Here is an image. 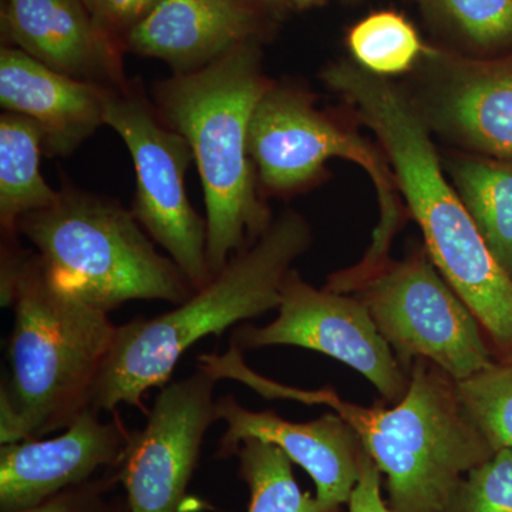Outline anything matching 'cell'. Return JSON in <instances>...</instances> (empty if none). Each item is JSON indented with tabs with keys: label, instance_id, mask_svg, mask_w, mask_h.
Segmentation results:
<instances>
[{
	"label": "cell",
	"instance_id": "cell-1",
	"mask_svg": "<svg viewBox=\"0 0 512 512\" xmlns=\"http://www.w3.org/2000/svg\"><path fill=\"white\" fill-rule=\"evenodd\" d=\"M0 299L12 308L10 380L0 390V443L42 439L92 409L117 326L55 285L37 254L2 252Z\"/></svg>",
	"mask_w": 512,
	"mask_h": 512
},
{
	"label": "cell",
	"instance_id": "cell-2",
	"mask_svg": "<svg viewBox=\"0 0 512 512\" xmlns=\"http://www.w3.org/2000/svg\"><path fill=\"white\" fill-rule=\"evenodd\" d=\"M325 80L382 141L431 262L512 363V278L495 261L460 195L447 183L416 111L389 83L362 67L336 64L326 69Z\"/></svg>",
	"mask_w": 512,
	"mask_h": 512
},
{
	"label": "cell",
	"instance_id": "cell-3",
	"mask_svg": "<svg viewBox=\"0 0 512 512\" xmlns=\"http://www.w3.org/2000/svg\"><path fill=\"white\" fill-rule=\"evenodd\" d=\"M409 375L392 409L357 406L329 389L281 386L247 365L237 379L265 397L323 404L339 414L386 477L394 512H447L464 477L495 451L468 419L451 377L424 359L414 360Z\"/></svg>",
	"mask_w": 512,
	"mask_h": 512
},
{
	"label": "cell",
	"instance_id": "cell-4",
	"mask_svg": "<svg viewBox=\"0 0 512 512\" xmlns=\"http://www.w3.org/2000/svg\"><path fill=\"white\" fill-rule=\"evenodd\" d=\"M269 87L256 40L197 72L174 74L157 86L160 117L188 141L201 175L212 276L272 224L256 195L248 143L252 114Z\"/></svg>",
	"mask_w": 512,
	"mask_h": 512
},
{
	"label": "cell",
	"instance_id": "cell-5",
	"mask_svg": "<svg viewBox=\"0 0 512 512\" xmlns=\"http://www.w3.org/2000/svg\"><path fill=\"white\" fill-rule=\"evenodd\" d=\"M311 239L302 215L285 212L187 301L154 318L117 326L97 379L92 409L114 413L120 404L144 409V394L170 380L178 360L192 345L278 309L286 275Z\"/></svg>",
	"mask_w": 512,
	"mask_h": 512
},
{
	"label": "cell",
	"instance_id": "cell-6",
	"mask_svg": "<svg viewBox=\"0 0 512 512\" xmlns=\"http://www.w3.org/2000/svg\"><path fill=\"white\" fill-rule=\"evenodd\" d=\"M143 229L133 212L82 191L18 222L55 285L106 313L130 301L180 305L197 291Z\"/></svg>",
	"mask_w": 512,
	"mask_h": 512
},
{
	"label": "cell",
	"instance_id": "cell-7",
	"mask_svg": "<svg viewBox=\"0 0 512 512\" xmlns=\"http://www.w3.org/2000/svg\"><path fill=\"white\" fill-rule=\"evenodd\" d=\"M353 289L407 372L424 359L460 382L494 365L480 322L426 256L380 266Z\"/></svg>",
	"mask_w": 512,
	"mask_h": 512
},
{
	"label": "cell",
	"instance_id": "cell-8",
	"mask_svg": "<svg viewBox=\"0 0 512 512\" xmlns=\"http://www.w3.org/2000/svg\"><path fill=\"white\" fill-rule=\"evenodd\" d=\"M106 124L119 134L133 158L137 178L133 214L191 285L204 288L214 276L207 259V220L195 212L185 191V173L194 160L190 144L127 86L111 93Z\"/></svg>",
	"mask_w": 512,
	"mask_h": 512
},
{
	"label": "cell",
	"instance_id": "cell-9",
	"mask_svg": "<svg viewBox=\"0 0 512 512\" xmlns=\"http://www.w3.org/2000/svg\"><path fill=\"white\" fill-rule=\"evenodd\" d=\"M248 143L261 183L274 191L308 184L330 158L360 165L375 184L382 212L366 258L384 259L396 231L399 205L387 164L365 140L326 119L302 94L271 86L256 104Z\"/></svg>",
	"mask_w": 512,
	"mask_h": 512
},
{
	"label": "cell",
	"instance_id": "cell-10",
	"mask_svg": "<svg viewBox=\"0 0 512 512\" xmlns=\"http://www.w3.org/2000/svg\"><path fill=\"white\" fill-rule=\"evenodd\" d=\"M278 312L268 325L242 326L232 333L231 342L241 350L268 346L315 350L366 377L386 402L403 399L409 372L400 365L359 298L313 288L291 271L282 284Z\"/></svg>",
	"mask_w": 512,
	"mask_h": 512
},
{
	"label": "cell",
	"instance_id": "cell-11",
	"mask_svg": "<svg viewBox=\"0 0 512 512\" xmlns=\"http://www.w3.org/2000/svg\"><path fill=\"white\" fill-rule=\"evenodd\" d=\"M218 379L198 365L161 389L143 429L130 431L119 471L130 512H183L202 441L218 421Z\"/></svg>",
	"mask_w": 512,
	"mask_h": 512
},
{
	"label": "cell",
	"instance_id": "cell-12",
	"mask_svg": "<svg viewBox=\"0 0 512 512\" xmlns=\"http://www.w3.org/2000/svg\"><path fill=\"white\" fill-rule=\"evenodd\" d=\"M86 410L53 439H32L0 447V512L28 510L49 498L117 468L130 431L119 414L100 420Z\"/></svg>",
	"mask_w": 512,
	"mask_h": 512
},
{
	"label": "cell",
	"instance_id": "cell-13",
	"mask_svg": "<svg viewBox=\"0 0 512 512\" xmlns=\"http://www.w3.org/2000/svg\"><path fill=\"white\" fill-rule=\"evenodd\" d=\"M218 421L227 424L217 456H234L242 441L275 444L302 467L316 485V497L329 507L348 504L357 483L365 448L356 431L339 414L295 423L274 412H252L232 394L217 400Z\"/></svg>",
	"mask_w": 512,
	"mask_h": 512
},
{
	"label": "cell",
	"instance_id": "cell-14",
	"mask_svg": "<svg viewBox=\"0 0 512 512\" xmlns=\"http://www.w3.org/2000/svg\"><path fill=\"white\" fill-rule=\"evenodd\" d=\"M2 35L8 46L74 79L126 86L123 46L97 25L82 0H6Z\"/></svg>",
	"mask_w": 512,
	"mask_h": 512
},
{
	"label": "cell",
	"instance_id": "cell-15",
	"mask_svg": "<svg viewBox=\"0 0 512 512\" xmlns=\"http://www.w3.org/2000/svg\"><path fill=\"white\" fill-rule=\"evenodd\" d=\"M113 90L50 69L16 47L0 50V106L42 128L47 156H69L106 124Z\"/></svg>",
	"mask_w": 512,
	"mask_h": 512
},
{
	"label": "cell",
	"instance_id": "cell-16",
	"mask_svg": "<svg viewBox=\"0 0 512 512\" xmlns=\"http://www.w3.org/2000/svg\"><path fill=\"white\" fill-rule=\"evenodd\" d=\"M258 29L252 0H160L121 45L163 60L175 74L191 73L255 40Z\"/></svg>",
	"mask_w": 512,
	"mask_h": 512
},
{
	"label": "cell",
	"instance_id": "cell-17",
	"mask_svg": "<svg viewBox=\"0 0 512 512\" xmlns=\"http://www.w3.org/2000/svg\"><path fill=\"white\" fill-rule=\"evenodd\" d=\"M45 136L35 121L22 114L0 117V224L6 237L18 234V222L32 212L52 207L60 192L40 171Z\"/></svg>",
	"mask_w": 512,
	"mask_h": 512
},
{
	"label": "cell",
	"instance_id": "cell-18",
	"mask_svg": "<svg viewBox=\"0 0 512 512\" xmlns=\"http://www.w3.org/2000/svg\"><path fill=\"white\" fill-rule=\"evenodd\" d=\"M446 110L468 143L512 158V74H476L448 97Z\"/></svg>",
	"mask_w": 512,
	"mask_h": 512
},
{
	"label": "cell",
	"instance_id": "cell-19",
	"mask_svg": "<svg viewBox=\"0 0 512 512\" xmlns=\"http://www.w3.org/2000/svg\"><path fill=\"white\" fill-rule=\"evenodd\" d=\"M461 201L495 261L512 278V167L463 160L456 168Z\"/></svg>",
	"mask_w": 512,
	"mask_h": 512
},
{
	"label": "cell",
	"instance_id": "cell-20",
	"mask_svg": "<svg viewBox=\"0 0 512 512\" xmlns=\"http://www.w3.org/2000/svg\"><path fill=\"white\" fill-rule=\"evenodd\" d=\"M239 477L249 490L248 512H340L299 487L292 460L266 441L247 439L235 450Z\"/></svg>",
	"mask_w": 512,
	"mask_h": 512
},
{
	"label": "cell",
	"instance_id": "cell-21",
	"mask_svg": "<svg viewBox=\"0 0 512 512\" xmlns=\"http://www.w3.org/2000/svg\"><path fill=\"white\" fill-rule=\"evenodd\" d=\"M348 43L362 69L376 76L406 72L423 52L412 23L392 10L360 20L350 29Z\"/></svg>",
	"mask_w": 512,
	"mask_h": 512
},
{
	"label": "cell",
	"instance_id": "cell-22",
	"mask_svg": "<svg viewBox=\"0 0 512 512\" xmlns=\"http://www.w3.org/2000/svg\"><path fill=\"white\" fill-rule=\"evenodd\" d=\"M468 419L495 453L512 450V363L494 365L456 382Z\"/></svg>",
	"mask_w": 512,
	"mask_h": 512
},
{
	"label": "cell",
	"instance_id": "cell-23",
	"mask_svg": "<svg viewBox=\"0 0 512 512\" xmlns=\"http://www.w3.org/2000/svg\"><path fill=\"white\" fill-rule=\"evenodd\" d=\"M447 512H512V450H498L471 470Z\"/></svg>",
	"mask_w": 512,
	"mask_h": 512
},
{
	"label": "cell",
	"instance_id": "cell-24",
	"mask_svg": "<svg viewBox=\"0 0 512 512\" xmlns=\"http://www.w3.org/2000/svg\"><path fill=\"white\" fill-rule=\"evenodd\" d=\"M447 22L478 46L512 39V0H431Z\"/></svg>",
	"mask_w": 512,
	"mask_h": 512
},
{
	"label": "cell",
	"instance_id": "cell-25",
	"mask_svg": "<svg viewBox=\"0 0 512 512\" xmlns=\"http://www.w3.org/2000/svg\"><path fill=\"white\" fill-rule=\"evenodd\" d=\"M12 512H130L117 468L69 488L28 510Z\"/></svg>",
	"mask_w": 512,
	"mask_h": 512
},
{
	"label": "cell",
	"instance_id": "cell-26",
	"mask_svg": "<svg viewBox=\"0 0 512 512\" xmlns=\"http://www.w3.org/2000/svg\"><path fill=\"white\" fill-rule=\"evenodd\" d=\"M101 29L116 37H123L151 12L160 0H82ZM123 46V45H121Z\"/></svg>",
	"mask_w": 512,
	"mask_h": 512
},
{
	"label": "cell",
	"instance_id": "cell-27",
	"mask_svg": "<svg viewBox=\"0 0 512 512\" xmlns=\"http://www.w3.org/2000/svg\"><path fill=\"white\" fill-rule=\"evenodd\" d=\"M348 505L349 512H394L382 497V473L366 451Z\"/></svg>",
	"mask_w": 512,
	"mask_h": 512
},
{
	"label": "cell",
	"instance_id": "cell-28",
	"mask_svg": "<svg viewBox=\"0 0 512 512\" xmlns=\"http://www.w3.org/2000/svg\"><path fill=\"white\" fill-rule=\"evenodd\" d=\"M252 2L266 3V5L286 6V8L303 9L316 5L319 0H252Z\"/></svg>",
	"mask_w": 512,
	"mask_h": 512
}]
</instances>
